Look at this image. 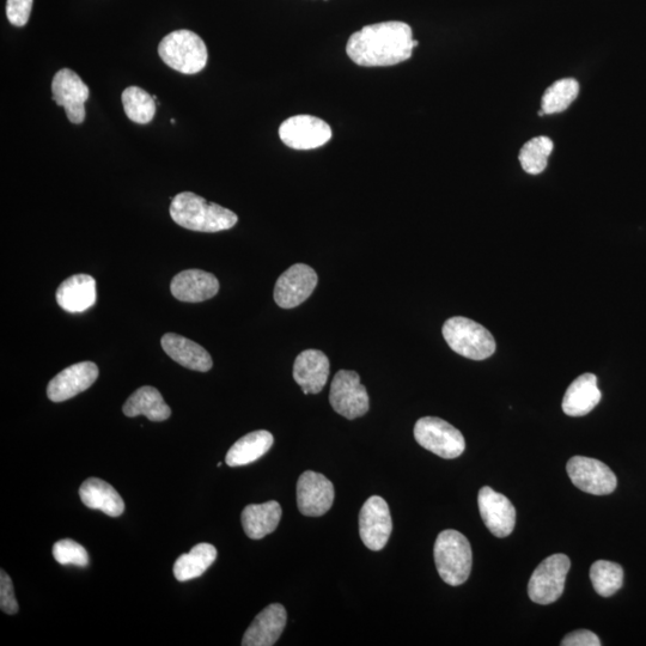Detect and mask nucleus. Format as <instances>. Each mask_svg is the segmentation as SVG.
Here are the masks:
<instances>
[{"mask_svg":"<svg viewBox=\"0 0 646 646\" xmlns=\"http://www.w3.org/2000/svg\"><path fill=\"white\" fill-rule=\"evenodd\" d=\"M417 46L412 28L407 23L392 21L371 24L351 35L346 53L359 66H394L410 59Z\"/></svg>","mask_w":646,"mask_h":646,"instance_id":"f257e3e1","label":"nucleus"},{"mask_svg":"<svg viewBox=\"0 0 646 646\" xmlns=\"http://www.w3.org/2000/svg\"><path fill=\"white\" fill-rule=\"evenodd\" d=\"M170 216L180 227L199 233H219L234 228L239 222L236 213L199 195L184 192L176 195L170 204Z\"/></svg>","mask_w":646,"mask_h":646,"instance_id":"f03ea898","label":"nucleus"},{"mask_svg":"<svg viewBox=\"0 0 646 646\" xmlns=\"http://www.w3.org/2000/svg\"><path fill=\"white\" fill-rule=\"evenodd\" d=\"M435 563L442 580L453 587L465 583L472 571V548L466 536L457 530H444L437 536Z\"/></svg>","mask_w":646,"mask_h":646,"instance_id":"7ed1b4c3","label":"nucleus"},{"mask_svg":"<svg viewBox=\"0 0 646 646\" xmlns=\"http://www.w3.org/2000/svg\"><path fill=\"white\" fill-rule=\"evenodd\" d=\"M442 333L450 349L473 361H484L496 351L493 335L471 319L455 316L444 323Z\"/></svg>","mask_w":646,"mask_h":646,"instance_id":"20e7f679","label":"nucleus"},{"mask_svg":"<svg viewBox=\"0 0 646 646\" xmlns=\"http://www.w3.org/2000/svg\"><path fill=\"white\" fill-rule=\"evenodd\" d=\"M158 54L169 67L185 75L203 71L209 59L205 42L191 30H176L168 34L160 42Z\"/></svg>","mask_w":646,"mask_h":646,"instance_id":"39448f33","label":"nucleus"},{"mask_svg":"<svg viewBox=\"0 0 646 646\" xmlns=\"http://www.w3.org/2000/svg\"><path fill=\"white\" fill-rule=\"evenodd\" d=\"M414 438L420 446L442 459H456L465 452V437L441 418L424 417L414 426Z\"/></svg>","mask_w":646,"mask_h":646,"instance_id":"423d86ee","label":"nucleus"},{"mask_svg":"<svg viewBox=\"0 0 646 646\" xmlns=\"http://www.w3.org/2000/svg\"><path fill=\"white\" fill-rule=\"evenodd\" d=\"M571 562L565 554H553L542 562L533 572L528 584L530 600L539 605H551L559 600L565 589L566 576Z\"/></svg>","mask_w":646,"mask_h":646,"instance_id":"0eeeda50","label":"nucleus"},{"mask_svg":"<svg viewBox=\"0 0 646 646\" xmlns=\"http://www.w3.org/2000/svg\"><path fill=\"white\" fill-rule=\"evenodd\" d=\"M329 402L333 410L346 419H357L367 414L370 407L367 388L356 371L340 370L332 381Z\"/></svg>","mask_w":646,"mask_h":646,"instance_id":"6e6552de","label":"nucleus"},{"mask_svg":"<svg viewBox=\"0 0 646 646\" xmlns=\"http://www.w3.org/2000/svg\"><path fill=\"white\" fill-rule=\"evenodd\" d=\"M569 477L578 489L594 496L611 495L618 480L605 463L590 457L575 456L566 465Z\"/></svg>","mask_w":646,"mask_h":646,"instance_id":"1a4fd4ad","label":"nucleus"},{"mask_svg":"<svg viewBox=\"0 0 646 646\" xmlns=\"http://www.w3.org/2000/svg\"><path fill=\"white\" fill-rule=\"evenodd\" d=\"M333 136L331 126L313 115H296L279 127L282 142L295 150H313L327 144Z\"/></svg>","mask_w":646,"mask_h":646,"instance_id":"9d476101","label":"nucleus"},{"mask_svg":"<svg viewBox=\"0 0 646 646\" xmlns=\"http://www.w3.org/2000/svg\"><path fill=\"white\" fill-rule=\"evenodd\" d=\"M319 278L312 267L292 265L280 276L274 288V301L280 308L292 309L306 302L318 285Z\"/></svg>","mask_w":646,"mask_h":646,"instance_id":"9b49d317","label":"nucleus"},{"mask_svg":"<svg viewBox=\"0 0 646 646\" xmlns=\"http://www.w3.org/2000/svg\"><path fill=\"white\" fill-rule=\"evenodd\" d=\"M392 516L385 499L373 496L364 503L359 514V535L371 551H381L392 534Z\"/></svg>","mask_w":646,"mask_h":646,"instance_id":"f8f14e48","label":"nucleus"},{"mask_svg":"<svg viewBox=\"0 0 646 646\" xmlns=\"http://www.w3.org/2000/svg\"><path fill=\"white\" fill-rule=\"evenodd\" d=\"M53 101L64 107L67 119L72 124H83L85 119V102L88 101L90 90L82 78L69 69L57 72L52 81Z\"/></svg>","mask_w":646,"mask_h":646,"instance_id":"ddd939ff","label":"nucleus"},{"mask_svg":"<svg viewBox=\"0 0 646 646\" xmlns=\"http://www.w3.org/2000/svg\"><path fill=\"white\" fill-rule=\"evenodd\" d=\"M334 502V486L325 475L304 472L297 483V504L301 513L319 517L328 513Z\"/></svg>","mask_w":646,"mask_h":646,"instance_id":"4468645a","label":"nucleus"},{"mask_svg":"<svg viewBox=\"0 0 646 646\" xmlns=\"http://www.w3.org/2000/svg\"><path fill=\"white\" fill-rule=\"evenodd\" d=\"M481 518L497 538H507L515 528L516 509L509 498L489 486L483 487L478 496Z\"/></svg>","mask_w":646,"mask_h":646,"instance_id":"2eb2a0df","label":"nucleus"},{"mask_svg":"<svg viewBox=\"0 0 646 646\" xmlns=\"http://www.w3.org/2000/svg\"><path fill=\"white\" fill-rule=\"evenodd\" d=\"M99 377V368L93 362H81L60 371L47 387V396L53 402H63L85 392Z\"/></svg>","mask_w":646,"mask_h":646,"instance_id":"dca6fc26","label":"nucleus"},{"mask_svg":"<svg viewBox=\"0 0 646 646\" xmlns=\"http://www.w3.org/2000/svg\"><path fill=\"white\" fill-rule=\"evenodd\" d=\"M288 614L280 603H272L258 614L243 636V646H272L277 643L286 626Z\"/></svg>","mask_w":646,"mask_h":646,"instance_id":"f3484780","label":"nucleus"},{"mask_svg":"<svg viewBox=\"0 0 646 646\" xmlns=\"http://www.w3.org/2000/svg\"><path fill=\"white\" fill-rule=\"evenodd\" d=\"M329 369L331 364L325 353L319 350H306L296 358L294 379L304 394H318L326 386Z\"/></svg>","mask_w":646,"mask_h":646,"instance_id":"a211bd4d","label":"nucleus"},{"mask_svg":"<svg viewBox=\"0 0 646 646\" xmlns=\"http://www.w3.org/2000/svg\"><path fill=\"white\" fill-rule=\"evenodd\" d=\"M170 291L176 300L199 303L215 297L219 291L218 279L211 273L200 270H187L175 276Z\"/></svg>","mask_w":646,"mask_h":646,"instance_id":"6ab92c4d","label":"nucleus"},{"mask_svg":"<svg viewBox=\"0 0 646 646\" xmlns=\"http://www.w3.org/2000/svg\"><path fill=\"white\" fill-rule=\"evenodd\" d=\"M161 344L164 352L176 363L187 369L206 373L212 368L210 353L203 346L175 333L163 335Z\"/></svg>","mask_w":646,"mask_h":646,"instance_id":"aec40b11","label":"nucleus"},{"mask_svg":"<svg viewBox=\"0 0 646 646\" xmlns=\"http://www.w3.org/2000/svg\"><path fill=\"white\" fill-rule=\"evenodd\" d=\"M57 302L67 313H83L96 302V282L88 274L67 278L57 290Z\"/></svg>","mask_w":646,"mask_h":646,"instance_id":"412c9836","label":"nucleus"},{"mask_svg":"<svg viewBox=\"0 0 646 646\" xmlns=\"http://www.w3.org/2000/svg\"><path fill=\"white\" fill-rule=\"evenodd\" d=\"M602 393L597 387L594 374H583L571 383L563 399V411L570 417H583L594 410L601 401Z\"/></svg>","mask_w":646,"mask_h":646,"instance_id":"4be33fe9","label":"nucleus"},{"mask_svg":"<svg viewBox=\"0 0 646 646\" xmlns=\"http://www.w3.org/2000/svg\"><path fill=\"white\" fill-rule=\"evenodd\" d=\"M79 496L85 507L94 510H101L111 517H119L124 514L125 503L117 490L112 485L99 478L85 480L79 489Z\"/></svg>","mask_w":646,"mask_h":646,"instance_id":"5701e85b","label":"nucleus"},{"mask_svg":"<svg viewBox=\"0 0 646 646\" xmlns=\"http://www.w3.org/2000/svg\"><path fill=\"white\" fill-rule=\"evenodd\" d=\"M283 510L276 501L251 504L242 511V526L248 538L264 539L277 529Z\"/></svg>","mask_w":646,"mask_h":646,"instance_id":"b1692460","label":"nucleus"},{"mask_svg":"<svg viewBox=\"0 0 646 646\" xmlns=\"http://www.w3.org/2000/svg\"><path fill=\"white\" fill-rule=\"evenodd\" d=\"M123 411L127 417L145 416L151 422H164L172 414L162 394L149 386L137 389L125 402Z\"/></svg>","mask_w":646,"mask_h":646,"instance_id":"393cba45","label":"nucleus"},{"mask_svg":"<svg viewBox=\"0 0 646 646\" xmlns=\"http://www.w3.org/2000/svg\"><path fill=\"white\" fill-rule=\"evenodd\" d=\"M274 438L271 432L259 430L251 432L240 438L230 448L225 462L230 467L247 466L249 463L258 461L273 446Z\"/></svg>","mask_w":646,"mask_h":646,"instance_id":"a878e982","label":"nucleus"},{"mask_svg":"<svg viewBox=\"0 0 646 646\" xmlns=\"http://www.w3.org/2000/svg\"><path fill=\"white\" fill-rule=\"evenodd\" d=\"M217 550L211 544H199L190 553L182 554L174 565V576L179 582H187L203 576L216 562Z\"/></svg>","mask_w":646,"mask_h":646,"instance_id":"bb28decb","label":"nucleus"},{"mask_svg":"<svg viewBox=\"0 0 646 646\" xmlns=\"http://www.w3.org/2000/svg\"><path fill=\"white\" fill-rule=\"evenodd\" d=\"M580 94V84L574 78L554 82L542 96L541 111L545 115L562 113L568 109Z\"/></svg>","mask_w":646,"mask_h":646,"instance_id":"cd10ccee","label":"nucleus"},{"mask_svg":"<svg viewBox=\"0 0 646 646\" xmlns=\"http://www.w3.org/2000/svg\"><path fill=\"white\" fill-rule=\"evenodd\" d=\"M554 144L552 139L540 136L530 139L522 146L518 160L521 167L527 174L539 175L547 168Z\"/></svg>","mask_w":646,"mask_h":646,"instance_id":"c85d7f7f","label":"nucleus"},{"mask_svg":"<svg viewBox=\"0 0 646 646\" xmlns=\"http://www.w3.org/2000/svg\"><path fill=\"white\" fill-rule=\"evenodd\" d=\"M123 106L127 118L140 125L151 123L156 114V101L149 93L138 87L125 89L123 96Z\"/></svg>","mask_w":646,"mask_h":646,"instance_id":"c756f323","label":"nucleus"},{"mask_svg":"<svg viewBox=\"0 0 646 646\" xmlns=\"http://www.w3.org/2000/svg\"><path fill=\"white\" fill-rule=\"evenodd\" d=\"M590 580L597 594L609 597L623 587L624 570L617 563L599 560L591 565Z\"/></svg>","mask_w":646,"mask_h":646,"instance_id":"7c9ffc66","label":"nucleus"},{"mask_svg":"<svg viewBox=\"0 0 646 646\" xmlns=\"http://www.w3.org/2000/svg\"><path fill=\"white\" fill-rule=\"evenodd\" d=\"M53 557L59 564L75 565L79 568H87L90 563L87 550L78 542L70 539L60 540L54 544Z\"/></svg>","mask_w":646,"mask_h":646,"instance_id":"2f4dec72","label":"nucleus"},{"mask_svg":"<svg viewBox=\"0 0 646 646\" xmlns=\"http://www.w3.org/2000/svg\"><path fill=\"white\" fill-rule=\"evenodd\" d=\"M34 0H8L6 3V16L11 24L24 27L32 14Z\"/></svg>","mask_w":646,"mask_h":646,"instance_id":"473e14b6","label":"nucleus"},{"mask_svg":"<svg viewBox=\"0 0 646 646\" xmlns=\"http://www.w3.org/2000/svg\"><path fill=\"white\" fill-rule=\"evenodd\" d=\"M0 574V608L4 613L14 615L18 612L14 584L4 570Z\"/></svg>","mask_w":646,"mask_h":646,"instance_id":"72a5a7b5","label":"nucleus"},{"mask_svg":"<svg viewBox=\"0 0 646 646\" xmlns=\"http://www.w3.org/2000/svg\"><path fill=\"white\" fill-rule=\"evenodd\" d=\"M563 646H600V638L594 632L588 630H578L571 632L570 635L560 643Z\"/></svg>","mask_w":646,"mask_h":646,"instance_id":"f704fd0d","label":"nucleus"}]
</instances>
